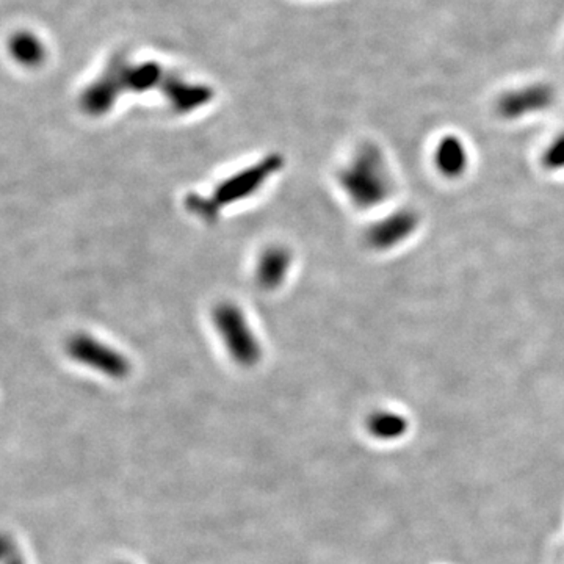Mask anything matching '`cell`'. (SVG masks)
I'll return each instance as SVG.
<instances>
[{
	"label": "cell",
	"mask_w": 564,
	"mask_h": 564,
	"mask_svg": "<svg viewBox=\"0 0 564 564\" xmlns=\"http://www.w3.org/2000/svg\"><path fill=\"white\" fill-rule=\"evenodd\" d=\"M10 52H12L14 60L27 67L41 65L44 57H46L43 43L31 31H19L14 37H12Z\"/></svg>",
	"instance_id": "cell-11"
},
{
	"label": "cell",
	"mask_w": 564,
	"mask_h": 564,
	"mask_svg": "<svg viewBox=\"0 0 564 564\" xmlns=\"http://www.w3.org/2000/svg\"><path fill=\"white\" fill-rule=\"evenodd\" d=\"M407 420L395 413H376L369 420V430L380 439H395L407 431Z\"/></svg>",
	"instance_id": "cell-12"
},
{
	"label": "cell",
	"mask_w": 564,
	"mask_h": 564,
	"mask_svg": "<svg viewBox=\"0 0 564 564\" xmlns=\"http://www.w3.org/2000/svg\"><path fill=\"white\" fill-rule=\"evenodd\" d=\"M170 76V71L160 67L157 61L134 63L129 58L128 52L120 50L110 57L101 76L84 90L80 107L86 115H105L124 93L151 90L164 93Z\"/></svg>",
	"instance_id": "cell-1"
},
{
	"label": "cell",
	"mask_w": 564,
	"mask_h": 564,
	"mask_svg": "<svg viewBox=\"0 0 564 564\" xmlns=\"http://www.w3.org/2000/svg\"><path fill=\"white\" fill-rule=\"evenodd\" d=\"M166 101L177 113H190L193 110L204 107L210 103L213 97V90L210 86L192 84L181 79L177 74L171 73L170 79L166 82L164 93Z\"/></svg>",
	"instance_id": "cell-8"
},
{
	"label": "cell",
	"mask_w": 564,
	"mask_h": 564,
	"mask_svg": "<svg viewBox=\"0 0 564 564\" xmlns=\"http://www.w3.org/2000/svg\"><path fill=\"white\" fill-rule=\"evenodd\" d=\"M555 88L547 84H533V85L522 86L521 90L505 93L498 97V115L504 120H521L524 116L533 115L542 110H547L555 103Z\"/></svg>",
	"instance_id": "cell-6"
},
{
	"label": "cell",
	"mask_w": 564,
	"mask_h": 564,
	"mask_svg": "<svg viewBox=\"0 0 564 564\" xmlns=\"http://www.w3.org/2000/svg\"><path fill=\"white\" fill-rule=\"evenodd\" d=\"M291 265L289 249L280 245L268 246L262 251L255 265V281L265 291H274L284 282Z\"/></svg>",
	"instance_id": "cell-9"
},
{
	"label": "cell",
	"mask_w": 564,
	"mask_h": 564,
	"mask_svg": "<svg viewBox=\"0 0 564 564\" xmlns=\"http://www.w3.org/2000/svg\"><path fill=\"white\" fill-rule=\"evenodd\" d=\"M342 190L359 209H372L394 193V176L381 149L372 143L361 146L340 170Z\"/></svg>",
	"instance_id": "cell-2"
},
{
	"label": "cell",
	"mask_w": 564,
	"mask_h": 564,
	"mask_svg": "<svg viewBox=\"0 0 564 564\" xmlns=\"http://www.w3.org/2000/svg\"><path fill=\"white\" fill-rule=\"evenodd\" d=\"M542 164L547 170L564 171V134L557 137L551 145L547 146L546 152L542 156Z\"/></svg>",
	"instance_id": "cell-13"
},
{
	"label": "cell",
	"mask_w": 564,
	"mask_h": 564,
	"mask_svg": "<svg viewBox=\"0 0 564 564\" xmlns=\"http://www.w3.org/2000/svg\"><path fill=\"white\" fill-rule=\"evenodd\" d=\"M437 170L445 177H460L469 168V152L466 145L455 135L443 137L434 151Z\"/></svg>",
	"instance_id": "cell-10"
},
{
	"label": "cell",
	"mask_w": 564,
	"mask_h": 564,
	"mask_svg": "<svg viewBox=\"0 0 564 564\" xmlns=\"http://www.w3.org/2000/svg\"><path fill=\"white\" fill-rule=\"evenodd\" d=\"M4 564H24L18 549L8 538L4 540Z\"/></svg>",
	"instance_id": "cell-14"
},
{
	"label": "cell",
	"mask_w": 564,
	"mask_h": 564,
	"mask_svg": "<svg viewBox=\"0 0 564 564\" xmlns=\"http://www.w3.org/2000/svg\"><path fill=\"white\" fill-rule=\"evenodd\" d=\"M69 358L79 364L113 380H124L130 373L129 359L113 346L103 344L90 334H76L67 345Z\"/></svg>",
	"instance_id": "cell-4"
},
{
	"label": "cell",
	"mask_w": 564,
	"mask_h": 564,
	"mask_svg": "<svg viewBox=\"0 0 564 564\" xmlns=\"http://www.w3.org/2000/svg\"><path fill=\"white\" fill-rule=\"evenodd\" d=\"M419 223V215L414 210H397L372 225L367 231V242L378 251L395 248L416 234Z\"/></svg>",
	"instance_id": "cell-7"
},
{
	"label": "cell",
	"mask_w": 564,
	"mask_h": 564,
	"mask_svg": "<svg viewBox=\"0 0 564 564\" xmlns=\"http://www.w3.org/2000/svg\"><path fill=\"white\" fill-rule=\"evenodd\" d=\"M213 323L237 364L253 367L261 361L262 348L243 310L234 303H221L213 310Z\"/></svg>",
	"instance_id": "cell-3"
},
{
	"label": "cell",
	"mask_w": 564,
	"mask_h": 564,
	"mask_svg": "<svg viewBox=\"0 0 564 564\" xmlns=\"http://www.w3.org/2000/svg\"><path fill=\"white\" fill-rule=\"evenodd\" d=\"M281 166H282V158L278 154L268 156L261 162L219 183L210 196V200L219 210L221 207L231 206L238 201L246 200L267 183L268 177L278 173Z\"/></svg>",
	"instance_id": "cell-5"
}]
</instances>
